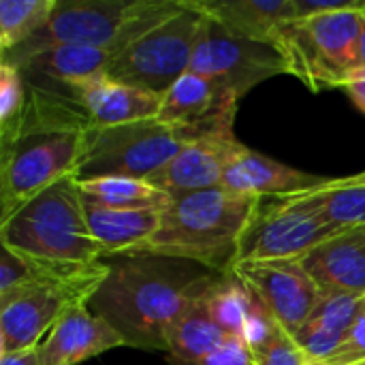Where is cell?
I'll list each match as a JSON object with an SVG mask.
<instances>
[{
	"label": "cell",
	"instance_id": "obj_2",
	"mask_svg": "<svg viewBox=\"0 0 365 365\" xmlns=\"http://www.w3.org/2000/svg\"><path fill=\"white\" fill-rule=\"evenodd\" d=\"M94 122L68 96L45 86L28 88V107L13 141L0 148V222L38 192L75 175Z\"/></svg>",
	"mask_w": 365,
	"mask_h": 365
},
{
	"label": "cell",
	"instance_id": "obj_30",
	"mask_svg": "<svg viewBox=\"0 0 365 365\" xmlns=\"http://www.w3.org/2000/svg\"><path fill=\"white\" fill-rule=\"evenodd\" d=\"M325 365H361L365 364V299L361 310L355 317V323L344 338V342L336 349V353L321 361Z\"/></svg>",
	"mask_w": 365,
	"mask_h": 365
},
{
	"label": "cell",
	"instance_id": "obj_13",
	"mask_svg": "<svg viewBox=\"0 0 365 365\" xmlns=\"http://www.w3.org/2000/svg\"><path fill=\"white\" fill-rule=\"evenodd\" d=\"M240 98L216 79L186 73L163 96L158 120L175 126L188 141L233 130Z\"/></svg>",
	"mask_w": 365,
	"mask_h": 365
},
{
	"label": "cell",
	"instance_id": "obj_1",
	"mask_svg": "<svg viewBox=\"0 0 365 365\" xmlns=\"http://www.w3.org/2000/svg\"><path fill=\"white\" fill-rule=\"evenodd\" d=\"M109 274L88 302L126 346L167 351L169 327L222 278L199 263L160 255H130L107 261Z\"/></svg>",
	"mask_w": 365,
	"mask_h": 365
},
{
	"label": "cell",
	"instance_id": "obj_8",
	"mask_svg": "<svg viewBox=\"0 0 365 365\" xmlns=\"http://www.w3.org/2000/svg\"><path fill=\"white\" fill-rule=\"evenodd\" d=\"M306 190L259 199L242 233L237 263L302 259L319 244L344 231L319 212Z\"/></svg>",
	"mask_w": 365,
	"mask_h": 365
},
{
	"label": "cell",
	"instance_id": "obj_3",
	"mask_svg": "<svg viewBox=\"0 0 365 365\" xmlns=\"http://www.w3.org/2000/svg\"><path fill=\"white\" fill-rule=\"evenodd\" d=\"M259 197L207 188L173 192L160 210V225L139 255H160L231 274L237 248Z\"/></svg>",
	"mask_w": 365,
	"mask_h": 365
},
{
	"label": "cell",
	"instance_id": "obj_34",
	"mask_svg": "<svg viewBox=\"0 0 365 365\" xmlns=\"http://www.w3.org/2000/svg\"><path fill=\"white\" fill-rule=\"evenodd\" d=\"M0 365H41V346L17 353H4L0 355Z\"/></svg>",
	"mask_w": 365,
	"mask_h": 365
},
{
	"label": "cell",
	"instance_id": "obj_14",
	"mask_svg": "<svg viewBox=\"0 0 365 365\" xmlns=\"http://www.w3.org/2000/svg\"><path fill=\"white\" fill-rule=\"evenodd\" d=\"M244 143L233 130L214 133L188 141L182 152L148 182L167 195L220 188L222 175Z\"/></svg>",
	"mask_w": 365,
	"mask_h": 365
},
{
	"label": "cell",
	"instance_id": "obj_18",
	"mask_svg": "<svg viewBox=\"0 0 365 365\" xmlns=\"http://www.w3.org/2000/svg\"><path fill=\"white\" fill-rule=\"evenodd\" d=\"M197 4L231 32L274 45L280 51L287 30L295 21L293 0H197Z\"/></svg>",
	"mask_w": 365,
	"mask_h": 365
},
{
	"label": "cell",
	"instance_id": "obj_15",
	"mask_svg": "<svg viewBox=\"0 0 365 365\" xmlns=\"http://www.w3.org/2000/svg\"><path fill=\"white\" fill-rule=\"evenodd\" d=\"M66 94L90 115L94 126H118L139 120L158 118L163 96L143 88L111 79L109 75H96L90 79L73 81Z\"/></svg>",
	"mask_w": 365,
	"mask_h": 365
},
{
	"label": "cell",
	"instance_id": "obj_27",
	"mask_svg": "<svg viewBox=\"0 0 365 365\" xmlns=\"http://www.w3.org/2000/svg\"><path fill=\"white\" fill-rule=\"evenodd\" d=\"M244 344L255 365H308L295 338L284 331L259 304V310L246 331Z\"/></svg>",
	"mask_w": 365,
	"mask_h": 365
},
{
	"label": "cell",
	"instance_id": "obj_31",
	"mask_svg": "<svg viewBox=\"0 0 365 365\" xmlns=\"http://www.w3.org/2000/svg\"><path fill=\"white\" fill-rule=\"evenodd\" d=\"M361 0H342V2H329V0H293L295 21H308L312 17L338 13L357 6Z\"/></svg>",
	"mask_w": 365,
	"mask_h": 365
},
{
	"label": "cell",
	"instance_id": "obj_32",
	"mask_svg": "<svg viewBox=\"0 0 365 365\" xmlns=\"http://www.w3.org/2000/svg\"><path fill=\"white\" fill-rule=\"evenodd\" d=\"M188 365H255L248 346L242 340L231 338L218 353H214L212 357H207L205 361L199 364H188Z\"/></svg>",
	"mask_w": 365,
	"mask_h": 365
},
{
	"label": "cell",
	"instance_id": "obj_12",
	"mask_svg": "<svg viewBox=\"0 0 365 365\" xmlns=\"http://www.w3.org/2000/svg\"><path fill=\"white\" fill-rule=\"evenodd\" d=\"M267 314L291 336H295L323 302V293L299 259L246 261L233 272Z\"/></svg>",
	"mask_w": 365,
	"mask_h": 365
},
{
	"label": "cell",
	"instance_id": "obj_19",
	"mask_svg": "<svg viewBox=\"0 0 365 365\" xmlns=\"http://www.w3.org/2000/svg\"><path fill=\"white\" fill-rule=\"evenodd\" d=\"M329 178L312 175L267 158L250 148H242L222 175V188L250 197H276L321 186Z\"/></svg>",
	"mask_w": 365,
	"mask_h": 365
},
{
	"label": "cell",
	"instance_id": "obj_20",
	"mask_svg": "<svg viewBox=\"0 0 365 365\" xmlns=\"http://www.w3.org/2000/svg\"><path fill=\"white\" fill-rule=\"evenodd\" d=\"M86 216L96 244L107 259L139 255L160 225V210H111L86 203Z\"/></svg>",
	"mask_w": 365,
	"mask_h": 365
},
{
	"label": "cell",
	"instance_id": "obj_10",
	"mask_svg": "<svg viewBox=\"0 0 365 365\" xmlns=\"http://www.w3.org/2000/svg\"><path fill=\"white\" fill-rule=\"evenodd\" d=\"M137 4L139 0H58L47 24L24 45L2 56V62L19 64L58 45H88L115 51L120 34Z\"/></svg>",
	"mask_w": 365,
	"mask_h": 365
},
{
	"label": "cell",
	"instance_id": "obj_21",
	"mask_svg": "<svg viewBox=\"0 0 365 365\" xmlns=\"http://www.w3.org/2000/svg\"><path fill=\"white\" fill-rule=\"evenodd\" d=\"M365 297L331 295L323 297L319 308L293 336L308 361H325L349 336Z\"/></svg>",
	"mask_w": 365,
	"mask_h": 365
},
{
	"label": "cell",
	"instance_id": "obj_28",
	"mask_svg": "<svg viewBox=\"0 0 365 365\" xmlns=\"http://www.w3.org/2000/svg\"><path fill=\"white\" fill-rule=\"evenodd\" d=\"M58 0H2L0 2V51L6 56L36 34L53 13Z\"/></svg>",
	"mask_w": 365,
	"mask_h": 365
},
{
	"label": "cell",
	"instance_id": "obj_25",
	"mask_svg": "<svg viewBox=\"0 0 365 365\" xmlns=\"http://www.w3.org/2000/svg\"><path fill=\"white\" fill-rule=\"evenodd\" d=\"M205 304L216 325L229 338L244 342L246 331L259 310V302L248 287L235 274H227L210 289Z\"/></svg>",
	"mask_w": 365,
	"mask_h": 365
},
{
	"label": "cell",
	"instance_id": "obj_4",
	"mask_svg": "<svg viewBox=\"0 0 365 365\" xmlns=\"http://www.w3.org/2000/svg\"><path fill=\"white\" fill-rule=\"evenodd\" d=\"M0 240L2 246L56 265L92 267L105 261V252L90 231L75 175L38 192L0 222Z\"/></svg>",
	"mask_w": 365,
	"mask_h": 365
},
{
	"label": "cell",
	"instance_id": "obj_16",
	"mask_svg": "<svg viewBox=\"0 0 365 365\" xmlns=\"http://www.w3.org/2000/svg\"><path fill=\"white\" fill-rule=\"evenodd\" d=\"M299 261L323 297H365V225L329 237Z\"/></svg>",
	"mask_w": 365,
	"mask_h": 365
},
{
	"label": "cell",
	"instance_id": "obj_9",
	"mask_svg": "<svg viewBox=\"0 0 365 365\" xmlns=\"http://www.w3.org/2000/svg\"><path fill=\"white\" fill-rule=\"evenodd\" d=\"M190 73L216 79L242 98L257 83L289 73V62L278 47L240 36L205 13Z\"/></svg>",
	"mask_w": 365,
	"mask_h": 365
},
{
	"label": "cell",
	"instance_id": "obj_33",
	"mask_svg": "<svg viewBox=\"0 0 365 365\" xmlns=\"http://www.w3.org/2000/svg\"><path fill=\"white\" fill-rule=\"evenodd\" d=\"M344 90H346V94L351 96V101L357 105V109L365 113V66L355 68V71L346 77Z\"/></svg>",
	"mask_w": 365,
	"mask_h": 365
},
{
	"label": "cell",
	"instance_id": "obj_24",
	"mask_svg": "<svg viewBox=\"0 0 365 365\" xmlns=\"http://www.w3.org/2000/svg\"><path fill=\"white\" fill-rule=\"evenodd\" d=\"M306 192L331 225L344 231L365 225V171L338 180L329 178Z\"/></svg>",
	"mask_w": 365,
	"mask_h": 365
},
{
	"label": "cell",
	"instance_id": "obj_36",
	"mask_svg": "<svg viewBox=\"0 0 365 365\" xmlns=\"http://www.w3.org/2000/svg\"><path fill=\"white\" fill-rule=\"evenodd\" d=\"M308 365H325V364H321V361H308ZM365 365V364H361Z\"/></svg>",
	"mask_w": 365,
	"mask_h": 365
},
{
	"label": "cell",
	"instance_id": "obj_22",
	"mask_svg": "<svg viewBox=\"0 0 365 365\" xmlns=\"http://www.w3.org/2000/svg\"><path fill=\"white\" fill-rule=\"evenodd\" d=\"M113 51L105 47H88V45H58L43 49L19 64H13L28 75H43L53 79L60 86H68L73 81L90 79L107 73L111 64Z\"/></svg>",
	"mask_w": 365,
	"mask_h": 365
},
{
	"label": "cell",
	"instance_id": "obj_26",
	"mask_svg": "<svg viewBox=\"0 0 365 365\" xmlns=\"http://www.w3.org/2000/svg\"><path fill=\"white\" fill-rule=\"evenodd\" d=\"M79 192L86 203L111 210H163L169 195L145 180L101 178L79 182Z\"/></svg>",
	"mask_w": 365,
	"mask_h": 365
},
{
	"label": "cell",
	"instance_id": "obj_7",
	"mask_svg": "<svg viewBox=\"0 0 365 365\" xmlns=\"http://www.w3.org/2000/svg\"><path fill=\"white\" fill-rule=\"evenodd\" d=\"M188 143L186 135L158 118L118 126H92L88 150L75 171L77 182L101 178L150 180Z\"/></svg>",
	"mask_w": 365,
	"mask_h": 365
},
{
	"label": "cell",
	"instance_id": "obj_23",
	"mask_svg": "<svg viewBox=\"0 0 365 365\" xmlns=\"http://www.w3.org/2000/svg\"><path fill=\"white\" fill-rule=\"evenodd\" d=\"M231 338L216 325L205 297L195 302L167 331V353L173 365L205 361L218 353Z\"/></svg>",
	"mask_w": 365,
	"mask_h": 365
},
{
	"label": "cell",
	"instance_id": "obj_6",
	"mask_svg": "<svg viewBox=\"0 0 365 365\" xmlns=\"http://www.w3.org/2000/svg\"><path fill=\"white\" fill-rule=\"evenodd\" d=\"M364 21L365 2L308 21H293L282 45L289 73L314 92L344 88L346 77L359 68Z\"/></svg>",
	"mask_w": 365,
	"mask_h": 365
},
{
	"label": "cell",
	"instance_id": "obj_5",
	"mask_svg": "<svg viewBox=\"0 0 365 365\" xmlns=\"http://www.w3.org/2000/svg\"><path fill=\"white\" fill-rule=\"evenodd\" d=\"M203 17L197 0H182L175 13L120 49L105 75L165 96L190 71Z\"/></svg>",
	"mask_w": 365,
	"mask_h": 365
},
{
	"label": "cell",
	"instance_id": "obj_29",
	"mask_svg": "<svg viewBox=\"0 0 365 365\" xmlns=\"http://www.w3.org/2000/svg\"><path fill=\"white\" fill-rule=\"evenodd\" d=\"M28 107L26 77L13 64H0V148L17 135Z\"/></svg>",
	"mask_w": 365,
	"mask_h": 365
},
{
	"label": "cell",
	"instance_id": "obj_35",
	"mask_svg": "<svg viewBox=\"0 0 365 365\" xmlns=\"http://www.w3.org/2000/svg\"><path fill=\"white\" fill-rule=\"evenodd\" d=\"M359 66H365V21L364 30H361V38H359Z\"/></svg>",
	"mask_w": 365,
	"mask_h": 365
},
{
	"label": "cell",
	"instance_id": "obj_17",
	"mask_svg": "<svg viewBox=\"0 0 365 365\" xmlns=\"http://www.w3.org/2000/svg\"><path fill=\"white\" fill-rule=\"evenodd\" d=\"M118 346H126L124 338L88 304H77L41 344V365H77Z\"/></svg>",
	"mask_w": 365,
	"mask_h": 365
},
{
	"label": "cell",
	"instance_id": "obj_11",
	"mask_svg": "<svg viewBox=\"0 0 365 365\" xmlns=\"http://www.w3.org/2000/svg\"><path fill=\"white\" fill-rule=\"evenodd\" d=\"M107 274L79 282L36 284L0 297V355L41 346L43 336H49L73 306L92 299Z\"/></svg>",
	"mask_w": 365,
	"mask_h": 365
}]
</instances>
